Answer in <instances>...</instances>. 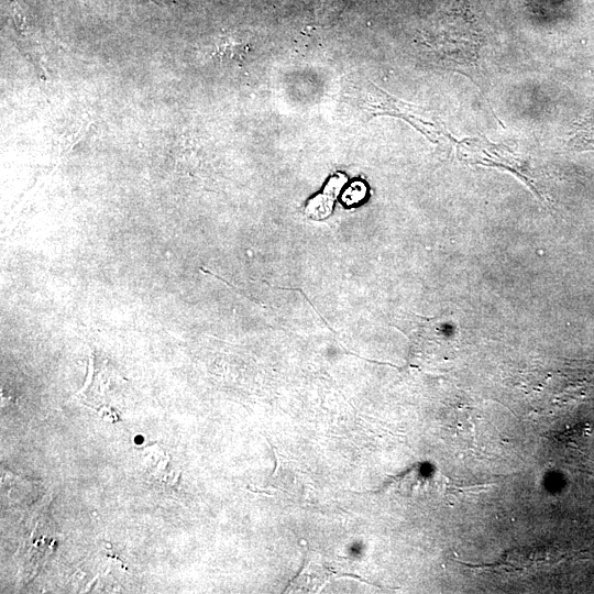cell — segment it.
<instances>
[{
	"instance_id": "cell-1",
	"label": "cell",
	"mask_w": 594,
	"mask_h": 594,
	"mask_svg": "<svg viewBox=\"0 0 594 594\" xmlns=\"http://www.w3.org/2000/svg\"><path fill=\"white\" fill-rule=\"evenodd\" d=\"M354 99L367 118L392 116L403 119L435 143L452 139L444 124L432 112L399 100L372 82L362 85Z\"/></svg>"
},
{
	"instance_id": "cell-2",
	"label": "cell",
	"mask_w": 594,
	"mask_h": 594,
	"mask_svg": "<svg viewBox=\"0 0 594 594\" xmlns=\"http://www.w3.org/2000/svg\"><path fill=\"white\" fill-rule=\"evenodd\" d=\"M458 155L466 163L508 169L536 190L525 162L505 145L491 143L485 138H466L458 144Z\"/></svg>"
},
{
	"instance_id": "cell-3",
	"label": "cell",
	"mask_w": 594,
	"mask_h": 594,
	"mask_svg": "<svg viewBox=\"0 0 594 594\" xmlns=\"http://www.w3.org/2000/svg\"><path fill=\"white\" fill-rule=\"evenodd\" d=\"M457 336L453 324L429 319L421 324L417 348L420 352L435 356L437 361H447L455 356Z\"/></svg>"
},
{
	"instance_id": "cell-4",
	"label": "cell",
	"mask_w": 594,
	"mask_h": 594,
	"mask_svg": "<svg viewBox=\"0 0 594 594\" xmlns=\"http://www.w3.org/2000/svg\"><path fill=\"white\" fill-rule=\"evenodd\" d=\"M573 144L579 150L594 148V116L581 124Z\"/></svg>"
},
{
	"instance_id": "cell-5",
	"label": "cell",
	"mask_w": 594,
	"mask_h": 594,
	"mask_svg": "<svg viewBox=\"0 0 594 594\" xmlns=\"http://www.w3.org/2000/svg\"><path fill=\"white\" fill-rule=\"evenodd\" d=\"M161 7H175L187 3L190 0H151Z\"/></svg>"
}]
</instances>
